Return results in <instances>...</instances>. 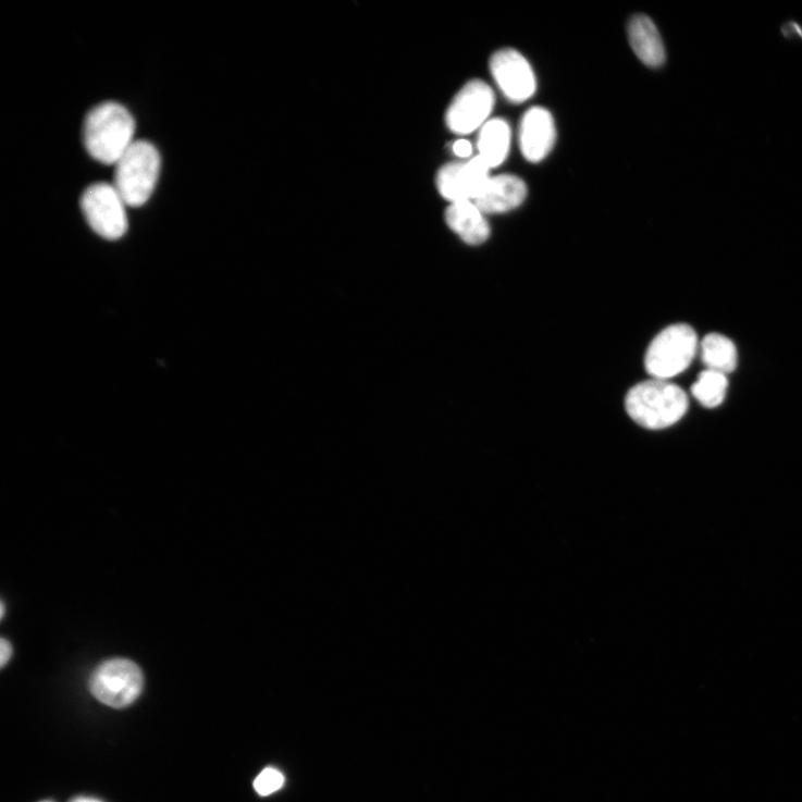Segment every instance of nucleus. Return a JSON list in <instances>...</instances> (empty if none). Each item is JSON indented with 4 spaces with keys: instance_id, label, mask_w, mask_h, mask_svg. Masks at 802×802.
Wrapping results in <instances>:
<instances>
[{
    "instance_id": "nucleus-19",
    "label": "nucleus",
    "mask_w": 802,
    "mask_h": 802,
    "mask_svg": "<svg viewBox=\"0 0 802 802\" xmlns=\"http://www.w3.org/2000/svg\"><path fill=\"white\" fill-rule=\"evenodd\" d=\"M0 650H2V655H0V664H2V667L4 668L10 662L13 649L11 643L8 640L3 639L2 643H0Z\"/></svg>"
},
{
    "instance_id": "nucleus-1",
    "label": "nucleus",
    "mask_w": 802,
    "mask_h": 802,
    "mask_svg": "<svg viewBox=\"0 0 802 802\" xmlns=\"http://www.w3.org/2000/svg\"><path fill=\"white\" fill-rule=\"evenodd\" d=\"M135 121L126 108L106 102L86 115L84 145L92 159L103 164H116L133 145Z\"/></svg>"
},
{
    "instance_id": "nucleus-15",
    "label": "nucleus",
    "mask_w": 802,
    "mask_h": 802,
    "mask_svg": "<svg viewBox=\"0 0 802 802\" xmlns=\"http://www.w3.org/2000/svg\"><path fill=\"white\" fill-rule=\"evenodd\" d=\"M701 359L706 369L721 372H732L738 362V354L735 344L720 334H711L704 337L700 344Z\"/></svg>"
},
{
    "instance_id": "nucleus-9",
    "label": "nucleus",
    "mask_w": 802,
    "mask_h": 802,
    "mask_svg": "<svg viewBox=\"0 0 802 802\" xmlns=\"http://www.w3.org/2000/svg\"><path fill=\"white\" fill-rule=\"evenodd\" d=\"M491 71L506 99L522 103L533 97L536 79L529 62L514 50H502L491 60Z\"/></svg>"
},
{
    "instance_id": "nucleus-5",
    "label": "nucleus",
    "mask_w": 802,
    "mask_h": 802,
    "mask_svg": "<svg viewBox=\"0 0 802 802\" xmlns=\"http://www.w3.org/2000/svg\"><path fill=\"white\" fill-rule=\"evenodd\" d=\"M144 686V674L126 658H113L102 664L89 683L92 695L115 710H123L135 702Z\"/></svg>"
},
{
    "instance_id": "nucleus-6",
    "label": "nucleus",
    "mask_w": 802,
    "mask_h": 802,
    "mask_svg": "<svg viewBox=\"0 0 802 802\" xmlns=\"http://www.w3.org/2000/svg\"><path fill=\"white\" fill-rule=\"evenodd\" d=\"M81 207L90 227L102 238L119 240L126 233L125 202L114 185L91 184L82 196Z\"/></svg>"
},
{
    "instance_id": "nucleus-10",
    "label": "nucleus",
    "mask_w": 802,
    "mask_h": 802,
    "mask_svg": "<svg viewBox=\"0 0 802 802\" xmlns=\"http://www.w3.org/2000/svg\"><path fill=\"white\" fill-rule=\"evenodd\" d=\"M556 131L553 116L542 108L529 110L521 122L520 146L530 162L546 158L555 144Z\"/></svg>"
},
{
    "instance_id": "nucleus-20",
    "label": "nucleus",
    "mask_w": 802,
    "mask_h": 802,
    "mask_svg": "<svg viewBox=\"0 0 802 802\" xmlns=\"http://www.w3.org/2000/svg\"><path fill=\"white\" fill-rule=\"evenodd\" d=\"M71 802H103V801L96 799V798H90V797H77L73 799Z\"/></svg>"
},
{
    "instance_id": "nucleus-3",
    "label": "nucleus",
    "mask_w": 802,
    "mask_h": 802,
    "mask_svg": "<svg viewBox=\"0 0 802 802\" xmlns=\"http://www.w3.org/2000/svg\"><path fill=\"white\" fill-rule=\"evenodd\" d=\"M161 168L157 148L148 140H135L116 163L114 187L126 206H145L152 196Z\"/></svg>"
},
{
    "instance_id": "nucleus-11",
    "label": "nucleus",
    "mask_w": 802,
    "mask_h": 802,
    "mask_svg": "<svg viewBox=\"0 0 802 802\" xmlns=\"http://www.w3.org/2000/svg\"><path fill=\"white\" fill-rule=\"evenodd\" d=\"M528 196V187L520 177L503 174L490 177L473 203L483 213H504L520 207Z\"/></svg>"
},
{
    "instance_id": "nucleus-14",
    "label": "nucleus",
    "mask_w": 802,
    "mask_h": 802,
    "mask_svg": "<svg viewBox=\"0 0 802 802\" xmlns=\"http://www.w3.org/2000/svg\"><path fill=\"white\" fill-rule=\"evenodd\" d=\"M480 157L490 165L496 168L501 165L509 151L510 146V128L507 122L502 119H493L488 121L479 136Z\"/></svg>"
},
{
    "instance_id": "nucleus-8",
    "label": "nucleus",
    "mask_w": 802,
    "mask_h": 802,
    "mask_svg": "<svg viewBox=\"0 0 802 802\" xmlns=\"http://www.w3.org/2000/svg\"><path fill=\"white\" fill-rule=\"evenodd\" d=\"M490 165L480 156L466 163L446 164L437 175L439 190L453 203L473 202L490 180Z\"/></svg>"
},
{
    "instance_id": "nucleus-22",
    "label": "nucleus",
    "mask_w": 802,
    "mask_h": 802,
    "mask_svg": "<svg viewBox=\"0 0 802 802\" xmlns=\"http://www.w3.org/2000/svg\"><path fill=\"white\" fill-rule=\"evenodd\" d=\"M47 802V801H46Z\"/></svg>"
},
{
    "instance_id": "nucleus-16",
    "label": "nucleus",
    "mask_w": 802,
    "mask_h": 802,
    "mask_svg": "<svg viewBox=\"0 0 802 802\" xmlns=\"http://www.w3.org/2000/svg\"><path fill=\"white\" fill-rule=\"evenodd\" d=\"M727 390V375L706 369L699 374V379L693 384L691 392L703 407L716 408L724 403Z\"/></svg>"
},
{
    "instance_id": "nucleus-2",
    "label": "nucleus",
    "mask_w": 802,
    "mask_h": 802,
    "mask_svg": "<svg viewBox=\"0 0 802 802\" xmlns=\"http://www.w3.org/2000/svg\"><path fill=\"white\" fill-rule=\"evenodd\" d=\"M683 390L667 381L652 380L634 386L626 397V409L640 427L664 430L677 423L688 411Z\"/></svg>"
},
{
    "instance_id": "nucleus-7",
    "label": "nucleus",
    "mask_w": 802,
    "mask_h": 802,
    "mask_svg": "<svg viewBox=\"0 0 802 802\" xmlns=\"http://www.w3.org/2000/svg\"><path fill=\"white\" fill-rule=\"evenodd\" d=\"M494 104L493 89L483 81H471L451 104L446 114L447 125L457 134L474 132L486 123Z\"/></svg>"
},
{
    "instance_id": "nucleus-18",
    "label": "nucleus",
    "mask_w": 802,
    "mask_h": 802,
    "mask_svg": "<svg viewBox=\"0 0 802 802\" xmlns=\"http://www.w3.org/2000/svg\"><path fill=\"white\" fill-rule=\"evenodd\" d=\"M453 151L458 158H468L473 153V148H471L468 140L459 139L455 141Z\"/></svg>"
},
{
    "instance_id": "nucleus-4",
    "label": "nucleus",
    "mask_w": 802,
    "mask_h": 802,
    "mask_svg": "<svg viewBox=\"0 0 802 802\" xmlns=\"http://www.w3.org/2000/svg\"><path fill=\"white\" fill-rule=\"evenodd\" d=\"M699 348L694 329L686 323L674 324L659 333L645 354V369L653 380L669 381L686 371Z\"/></svg>"
},
{
    "instance_id": "nucleus-12",
    "label": "nucleus",
    "mask_w": 802,
    "mask_h": 802,
    "mask_svg": "<svg viewBox=\"0 0 802 802\" xmlns=\"http://www.w3.org/2000/svg\"><path fill=\"white\" fill-rule=\"evenodd\" d=\"M484 213L471 201L455 202L446 210L448 226L470 246L484 244L491 234Z\"/></svg>"
},
{
    "instance_id": "nucleus-13",
    "label": "nucleus",
    "mask_w": 802,
    "mask_h": 802,
    "mask_svg": "<svg viewBox=\"0 0 802 802\" xmlns=\"http://www.w3.org/2000/svg\"><path fill=\"white\" fill-rule=\"evenodd\" d=\"M629 39L637 57L649 67L666 62L665 44L654 23L644 15L634 16L629 24Z\"/></svg>"
},
{
    "instance_id": "nucleus-21",
    "label": "nucleus",
    "mask_w": 802,
    "mask_h": 802,
    "mask_svg": "<svg viewBox=\"0 0 802 802\" xmlns=\"http://www.w3.org/2000/svg\"><path fill=\"white\" fill-rule=\"evenodd\" d=\"M5 616V605L2 604V618Z\"/></svg>"
},
{
    "instance_id": "nucleus-17",
    "label": "nucleus",
    "mask_w": 802,
    "mask_h": 802,
    "mask_svg": "<svg viewBox=\"0 0 802 802\" xmlns=\"http://www.w3.org/2000/svg\"><path fill=\"white\" fill-rule=\"evenodd\" d=\"M285 782L282 774L273 768L264 769L255 781V789L261 795L277 791Z\"/></svg>"
}]
</instances>
